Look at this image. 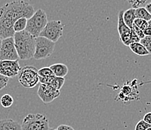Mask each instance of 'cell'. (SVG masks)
I'll use <instances>...</instances> for the list:
<instances>
[{
    "label": "cell",
    "instance_id": "obj_33",
    "mask_svg": "<svg viewBox=\"0 0 151 130\" xmlns=\"http://www.w3.org/2000/svg\"><path fill=\"white\" fill-rule=\"evenodd\" d=\"M2 39L0 38V47H1V44H2Z\"/></svg>",
    "mask_w": 151,
    "mask_h": 130
},
{
    "label": "cell",
    "instance_id": "obj_16",
    "mask_svg": "<svg viewBox=\"0 0 151 130\" xmlns=\"http://www.w3.org/2000/svg\"><path fill=\"white\" fill-rule=\"evenodd\" d=\"M131 49L132 51L134 53L138 56H147L149 55V53L145 48V46H143L140 42H135V43H132L129 46Z\"/></svg>",
    "mask_w": 151,
    "mask_h": 130
},
{
    "label": "cell",
    "instance_id": "obj_17",
    "mask_svg": "<svg viewBox=\"0 0 151 130\" xmlns=\"http://www.w3.org/2000/svg\"><path fill=\"white\" fill-rule=\"evenodd\" d=\"M134 14H135L136 19H141V20H146L147 22L151 19V14L144 7H140L138 9H135Z\"/></svg>",
    "mask_w": 151,
    "mask_h": 130
},
{
    "label": "cell",
    "instance_id": "obj_5",
    "mask_svg": "<svg viewBox=\"0 0 151 130\" xmlns=\"http://www.w3.org/2000/svg\"><path fill=\"white\" fill-rule=\"evenodd\" d=\"M19 82L26 88H33L39 83L38 69L35 67L27 65L20 68L18 73Z\"/></svg>",
    "mask_w": 151,
    "mask_h": 130
},
{
    "label": "cell",
    "instance_id": "obj_1",
    "mask_svg": "<svg viewBox=\"0 0 151 130\" xmlns=\"http://www.w3.org/2000/svg\"><path fill=\"white\" fill-rule=\"evenodd\" d=\"M35 9L29 2L15 0L0 8V38L2 39L14 37V24L21 17L29 19L34 14Z\"/></svg>",
    "mask_w": 151,
    "mask_h": 130
},
{
    "label": "cell",
    "instance_id": "obj_13",
    "mask_svg": "<svg viewBox=\"0 0 151 130\" xmlns=\"http://www.w3.org/2000/svg\"><path fill=\"white\" fill-rule=\"evenodd\" d=\"M0 130H21V125L12 119L0 120Z\"/></svg>",
    "mask_w": 151,
    "mask_h": 130
},
{
    "label": "cell",
    "instance_id": "obj_28",
    "mask_svg": "<svg viewBox=\"0 0 151 130\" xmlns=\"http://www.w3.org/2000/svg\"><path fill=\"white\" fill-rule=\"evenodd\" d=\"M143 120H145L146 123H147L148 124H150L151 125V112H148L144 116V118Z\"/></svg>",
    "mask_w": 151,
    "mask_h": 130
},
{
    "label": "cell",
    "instance_id": "obj_12",
    "mask_svg": "<svg viewBox=\"0 0 151 130\" xmlns=\"http://www.w3.org/2000/svg\"><path fill=\"white\" fill-rule=\"evenodd\" d=\"M39 78V82L41 83L50 85L59 90H61L63 84L65 83V78H59L55 75H52L47 78Z\"/></svg>",
    "mask_w": 151,
    "mask_h": 130
},
{
    "label": "cell",
    "instance_id": "obj_4",
    "mask_svg": "<svg viewBox=\"0 0 151 130\" xmlns=\"http://www.w3.org/2000/svg\"><path fill=\"white\" fill-rule=\"evenodd\" d=\"M49 120L40 113H29L23 119L21 130H49Z\"/></svg>",
    "mask_w": 151,
    "mask_h": 130
},
{
    "label": "cell",
    "instance_id": "obj_8",
    "mask_svg": "<svg viewBox=\"0 0 151 130\" xmlns=\"http://www.w3.org/2000/svg\"><path fill=\"white\" fill-rule=\"evenodd\" d=\"M18 59L13 37L2 39L0 47V60H17Z\"/></svg>",
    "mask_w": 151,
    "mask_h": 130
},
{
    "label": "cell",
    "instance_id": "obj_31",
    "mask_svg": "<svg viewBox=\"0 0 151 130\" xmlns=\"http://www.w3.org/2000/svg\"><path fill=\"white\" fill-rule=\"evenodd\" d=\"M148 24H149V26H151V19L148 21Z\"/></svg>",
    "mask_w": 151,
    "mask_h": 130
},
{
    "label": "cell",
    "instance_id": "obj_21",
    "mask_svg": "<svg viewBox=\"0 0 151 130\" xmlns=\"http://www.w3.org/2000/svg\"><path fill=\"white\" fill-rule=\"evenodd\" d=\"M140 43L145 46L149 54H151V36H145L140 40Z\"/></svg>",
    "mask_w": 151,
    "mask_h": 130
},
{
    "label": "cell",
    "instance_id": "obj_18",
    "mask_svg": "<svg viewBox=\"0 0 151 130\" xmlns=\"http://www.w3.org/2000/svg\"><path fill=\"white\" fill-rule=\"evenodd\" d=\"M27 19L25 18V17H21V18H19L18 20H16L14 24V32H21V31L25 30L26 27H27Z\"/></svg>",
    "mask_w": 151,
    "mask_h": 130
},
{
    "label": "cell",
    "instance_id": "obj_9",
    "mask_svg": "<svg viewBox=\"0 0 151 130\" xmlns=\"http://www.w3.org/2000/svg\"><path fill=\"white\" fill-rule=\"evenodd\" d=\"M20 68L18 60H0V74L9 78L17 76Z\"/></svg>",
    "mask_w": 151,
    "mask_h": 130
},
{
    "label": "cell",
    "instance_id": "obj_30",
    "mask_svg": "<svg viewBox=\"0 0 151 130\" xmlns=\"http://www.w3.org/2000/svg\"><path fill=\"white\" fill-rule=\"evenodd\" d=\"M145 9H146L147 11L151 14V3L147 4L146 7H145Z\"/></svg>",
    "mask_w": 151,
    "mask_h": 130
},
{
    "label": "cell",
    "instance_id": "obj_7",
    "mask_svg": "<svg viewBox=\"0 0 151 130\" xmlns=\"http://www.w3.org/2000/svg\"><path fill=\"white\" fill-rule=\"evenodd\" d=\"M54 47V42L44 37H38L35 39V50L33 58L40 60L50 57L53 53Z\"/></svg>",
    "mask_w": 151,
    "mask_h": 130
},
{
    "label": "cell",
    "instance_id": "obj_2",
    "mask_svg": "<svg viewBox=\"0 0 151 130\" xmlns=\"http://www.w3.org/2000/svg\"><path fill=\"white\" fill-rule=\"evenodd\" d=\"M15 48L17 50L19 59L29 60L33 58L35 50V39L36 38L23 30L21 32H15L14 35Z\"/></svg>",
    "mask_w": 151,
    "mask_h": 130
},
{
    "label": "cell",
    "instance_id": "obj_14",
    "mask_svg": "<svg viewBox=\"0 0 151 130\" xmlns=\"http://www.w3.org/2000/svg\"><path fill=\"white\" fill-rule=\"evenodd\" d=\"M50 68L53 72V75L59 78H65L68 72V67L63 63L53 64L50 65Z\"/></svg>",
    "mask_w": 151,
    "mask_h": 130
},
{
    "label": "cell",
    "instance_id": "obj_6",
    "mask_svg": "<svg viewBox=\"0 0 151 130\" xmlns=\"http://www.w3.org/2000/svg\"><path fill=\"white\" fill-rule=\"evenodd\" d=\"M64 27L65 24H62L61 20L48 21L39 36L46 38L48 40L56 43L63 36Z\"/></svg>",
    "mask_w": 151,
    "mask_h": 130
},
{
    "label": "cell",
    "instance_id": "obj_34",
    "mask_svg": "<svg viewBox=\"0 0 151 130\" xmlns=\"http://www.w3.org/2000/svg\"><path fill=\"white\" fill-rule=\"evenodd\" d=\"M146 130H151V126H150V128H148V129H146Z\"/></svg>",
    "mask_w": 151,
    "mask_h": 130
},
{
    "label": "cell",
    "instance_id": "obj_26",
    "mask_svg": "<svg viewBox=\"0 0 151 130\" xmlns=\"http://www.w3.org/2000/svg\"><path fill=\"white\" fill-rule=\"evenodd\" d=\"M130 40L132 43H135V42H140V38L135 34V32L131 29V34H130Z\"/></svg>",
    "mask_w": 151,
    "mask_h": 130
},
{
    "label": "cell",
    "instance_id": "obj_11",
    "mask_svg": "<svg viewBox=\"0 0 151 130\" xmlns=\"http://www.w3.org/2000/svg\"><path fill=\"white\" fill-rule=\"evenodd\" d=\"M123 12H124V11L121 10L118 13L117 30L119 35H120V41L123 42V45L129 47L132 44L131 40H130L131 29L127 27V25L125 24V22L123 18Z\"/></svg>",
    "mask_w": 151,
    "mask_h": 130
},
{
    "label": "cell",
    "instance_id": "obj_10",
    "mask_svg": "<svg viewBox=\"0 0 151 130\" xmlns=\"http://www.w3.org/2000/svg\"><path fill=\"white\" fill-rule=\"evenodd\" d=\"M37 93H38V97L44 103L48 104L53 102L55 98L60 96V90L47 84L41 83L38 87Z\"/></svg>",
    "mask_w": 151,
    "mask_h": 130
},
{
    "label": "cell",
    "instance_id": "obj_22",
    "mask_svg": "<svg viewBox=\"0 0 151 130\" xmlns=\"http://www.w3.org/2000/svg\"><path fill=\"white\" fill-rule=\"evenodd\" d=\"M133 24L136 26V27H138L139 29H141V30H145V29L149 26L147 21L141 20V19H135V20H134V23H133Z\"/></svg>",
    "mask_w": 151,
    "mask_h": 130
},
{
    "label": "cell",
    "instance_id": "obj_20",
    "mask_svg": "<svg viewBox=\"0 0 151 130\" xmlns=\"http://www.w3.org/2000/svg\"><path fill=\"white\" fill-rule=\"evenodd\" d=\"M38 77L40 78H47L52 76V75H54L50 67H43V68L38 69Z\"/></svg>",
    "mask_w": 151,
    "mask_h": 130
},
{
    "label": "cell",
    "instance_id": "obj_32",
    "mask_svg": "<svg viewBox=\"0 0 151 130\" xmlns=\"http://www.w3.org/2000/svg\"><path fill=\"white\" fill-rule=\"evenodd\" d=\"M49 130H57V129H53V128H50Z\"/></svg>",
    "mask_w": 151,
    "mask_h": 130
},
{
    "label": "cell",
    "instance_id": "obj_23",
    "mask_svg": "<svg viewBox=\"0 0 151 130\" xmlns=\"http://www.w3.org/2000/svg\"><path fill=\"white\" fill-rule=\"evenodd\" d=\"M150 126V124H148L145 120H141L137 123L136 126H135V128H134V130H146Z\"/></svg>",
    "mask_w": 151,
    "mask_h": 130
},
{
    "label": "cell",
    "instance_id": "obj_24",
    "mask_svg": "<svg viewBox=\"0 0 151 130\" xmlns=\"http://www.w3.org/2000/svg\"><path fill=\"white\" fill-rule=\"evenodd\" d=\"M9 80V78L5 77V76H4V75L0 74V90H2V89H4L7 85H8Z\"/></svg>",
    "mask_w": 151,
    "mask_h": 130
},
{
    "label": "cell",
    "instance_id": "obj_3",
    "mask_svg": "<svg viewBox=\"0 0 151 130\" xmlns=\"http://www.w3.org/2000/svg\"><path fill=\"white\" fill-rule=\"evenodd\" d=\"M47 22L48 20L46 12L42 9H38L30 18L27 19L25 30L32 35H33L35 38H38Z\"/></svg>",
    "mask_w": 151,
    "mask_h": 130
},
{
    "label": "cell",
    "instance_id": "obj_19",
    "mask_svg": "<svg viewBox=\"0 0 151 130\" xmlns=\"http://www.w3.org/2000/svg\"><path fill=\"white\" fill-rule=\"evenodd\" d=\"M0 103L2 105V106L5 108H10L14 103V98L9 94H5V95L2 96L1 97V99H0Z\"/></svg>",
    "mask_w": 151,
    "mask_h": 130
},
{
    "label": "cell",
    "instance_id": "obj_15",
    "mask_svg": "<svg viewBox=\"0 0 151 130\" xmlns=\"http://www.w3.org/2000/svg\"><path fill=\"white\" fill-rule=\"evenodd\" d=\"M134 11L135 9H129L128 10L124 11L123 15V18L124 20L125 24L127 25V27L132 28L134 23V20H135V14H134Z\"/></svg>",
    "mask_w": 151,
    "mask_h": 130
},
{
    "label": "cell",
    "instance_id": "obj_27",
    "mask_svg": "<svg viewBox=\"0 0 151 130\" xmlns=\"http://www.w3.org/2000/svg\"><path fill=\"white\" fill-rule=\"evenodd\" d=\"M57 130H75L73 128L70 126L65 125V124H63V125H60L57 127Z\"/></svg>",
    "mask_w": 151,
    "mask_h": 130
},
{
    "label": "cell",
    "instance_id": "obj_29",
    "mask_svg": "<svg viewBox=\"0 0 151 130\" xmlns=\"http://www.w3.org/2000/svg\"><path fill=\"white\" fill-rule=\"evenodd\" d=\"M145 36H151V26H148L145 30H143Z\"/></svg>",
    "mask_w": 151,
    "mask_h": 130
},
{
    "label": "cell",
    "instance_id": "obj_25",
    "mask_svg": "<svg viewBox=\"0 0 151 130\" xmlns=\"http://www.w3.org/2000/svg\"><path fill=\"white\" fill-rule=\"evenodd\" d=\"M131 29L133 30V31H134V32H135V34H136V35L139 37L140 39H143V38L145 36V34H144V32H143V30H141V29H139L138 27H136V26L134 25V24H133L132 27Z\"/></svg>",
    "mask_w": 151,
    "mask_h": 130
}]
</instances>
